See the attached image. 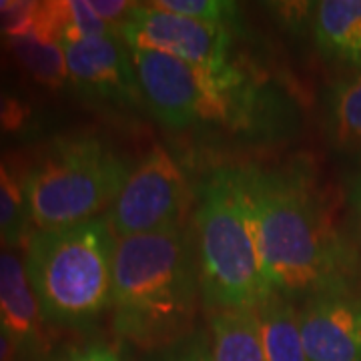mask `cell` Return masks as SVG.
<instances>
[{"label":"cell","instance_id":"cell-1","mask_svg":"<svg viewBox=\"0 0 361 361\" xmlns=\"http://www.w3.org/2000/svg\"><path fill=\"white\" fill-rule=\"evenodd\" d=\"M249 167L273 295L307 301L355 287V257L329 217L307 165Z\"/></svg>","mask_w":361,"mask_h":361},{"label":"cell","instance_id":"cell-2","mask_svg":"<svg viewBox=\"0 0 361 361\" xmlns=\"http://www.w3.org/2000/svg\"><path fill=\"white\" fill-rule=\"evenodd\" d=\"M199 269L183 225L116 239L113 261V325L145 349L179 339L193 322Z\"/></svg>","mask_w":361,"mask_h":361},{"label":"cell","instance_id":"cell-3","mask_svg":"<svg viewBox=\"0 0 361 361\" xmlns=\"http://www.w3.org/2000/svg\"><path fill=\"white\" fill-rule=\"evenodd\" d=\"M195 255L211 313L257 310L273 297L249 165L221 167L203 183L195 213Z\"/></svg>","mask_w":361,"mask_h":361},{"label":"cell","instance_id":"cell-4","mask_svg":"<svg viewBox=\"0 0 361 361\" xmlns=\"http://www.w3.org/2000/svg\"><path fill=\"white\" fill-rule=\"evenodd\" d=\"M130 54L145 104L167 129L259 133L269 121V92L237 65L207 68L159 52Z\"/></svg>","mask_w":361,"mask_h":361},{"label":"cell","instance_id":"cell-5","mask_svg":"<svg viewBox=\"0 0 361 361\" xmlns=\"http://www.w3.org/2000/svg\"><path fill=\"white\" fill-rule=\"evenodd\" d=\"M115 247V233L99 217L30 233L26 271L44 323L85 327L111 310Z\"/></svg>","mask_w":361,"mask_h":361},{"label":"cell","instance_id":"cell-6","mask_svg":"<svg viewBox=\"0 0 361 361\" xmlns=\"http://www.w3.org/2000/svg\"><path fill=\"white\" fill-rule=\"evenodd\" d=\"M129 173L127 163L97 137L52 141L20 175L30 225L39 231L97 219Z\"/></svg>","mask_w":361,"mask_h":361},{"label":"cell","instance_id":"cell-7","mask_svg":"<svg viewBox=\"0 0 361 361\" xmlns=\"http://www.w3.org/2000/svg\"><path fill=\"white\" fill-rule=\"evenodd\" d=\"M189 199L185 169L163 145H157L130 169L106 211V223L116 239L161 231L179 225Z\"/></svg>","mask_w":361,"mask_h":361},{"label":"cell","instance_id":"cell-8","mask_svg":"<svg viewBox=\"0 0 361 361\" xmlns=\"http://www.w3.org/2000/svg\"><path fill=\"white\" fill-rule=\"evenodd\" d=\"M130 51H149L207 68L233 65L231 30L167 13L151 2H137L118 30Z\"/></svg>","mask_w":361,"mask_h":361},{"label":"cell","instance_id":"cell-9","mask_svg":"<svg viewBox=\"0 0 361 361\" xmlns=\"http://www.w3.org/2000/svg\"><path fill=\"white\" fill-rule=\"evenodd\" d=\"M68 80L104 103L137 109L145 104L129 47L118 37L63 42Z\"/></svg>","mask_w":361,"mask_h":361},{"label":"cell","instance_id":"cell-10","mask_svg":"<svg viewBox=\"0 0 361 361\" xmlns=\"http://www.w3.org/2000/svg\"><path fill=\"white\" fill-rule=\"evenodd\" d=\"M301 334L307 361H361V291L349 287L307 299Z\"/></svg>","mask_w":361,"mask_h":361},{"label":"cell","instance_id":"cell-11","mask_svg":"<svg viewBox=\"0 0 361 361\" xmlns=\"http://www.w3.org/2000/svg\"><path fill=\"white\" fill-rule=\"evenodd\" d=\"M0 322L16 345H35L44 323L26 261L14 247H0Z\"/></svg>","mask_w":361,"mask_h":361},{"label":"cell","instance_id":"cell-12","mask_svg":"<svg viewBox=\"0 0 361 361\" xmlns=\"http://www.w3.org/2000/svg\"><path fill=\"white\" fill-rule=\"evenodd\" d=\"M311 35L327 61L361 73V0L313 2Z\"/></svg>","mask_w":361,"mask_h":361},{"label":"cell","instance_id":"cell-13","mask_svg":"<svg viewBox=\"0 0 361 361\" xmlns=\"http://www.w3.org/2000/svg\"><path fill=\"white\" fill-rule=\"evenodd\" d=\"M209 361H267L255 310L215 311L211 315Z\"/></svg>","mask_w":361,"mask_h":361},{"label":"cell","instance_id":"cell-14","mask_svg":"<svg viewBox=\"0 0 361 361\" xmlns=\"http://www.w3.org/2000/svg\"><path fill=\"white\" fill-rule=\"evenodd\" d=\"M255 313L267 361H307L301 334V310H297L295 301L273 295L263 301Z\"/></svg>","mask_w":361,"mask_h":361},{"label":"cell","instance_id":"cell-15","mask_svg":"<svg viewBox=\"0 0 361 361\" xmlns=\"http://www.w3.org/2000/svg\"><path fill=\"white\" fill-rule=\"evenodd\" d=\"M325 130L331 142L361 153V73L337 78L325 94Z\"/></svg>","mask_w":361,"mask_h":361},{"label":"cell","instance_id":"cell-16","mask_svg":"<svg viewBox=\"0 0 361 361\" xmlns=\"http://www.w3.org/2000/svg\"><path fill=\"white\" fill-rule=\"evenodd\" d=\"M4 44L13 52L14 61L28 77L47 89H61L68 80L65 49L61 42L28 32L23 37L6 39Z\"/></svg>","mask_w":361,"mask_h":361},{"label":"cell","instance_id":"cell-17","mask_svg":"<svg viewBox=\"0 0 361 361\" xmlns=\"http://www.w3.org/2000/svg\"><path fill=\"white\" fill-rule=\"evenodd\" d=\"M30 227L23 177L0 159V247H18Z\"/></svg>","mask_w":361,"mask_h":361},{"label":"cell","instance_id":"cell-18","mask_svg":"<svg viewBox=\"0 0 361 361\" xmlns=\"http://www.w3.org/2000/svg\"><path fill=\"white\" fill-rule=\"evenodd\" d=\"M151 4L167 13L179 14L205 25L223 26L229 30L237 25L239 18V4L227 0H155Z\"/></svg>","mask_w":361,"mask_h":361},{"label":"cell","instance_id":"cell-19","mask_svg":"<svg viewBox=\"0 0 361 361\" xmlns=\"http://www.w3.org/2000/svg\"><path fill=\"white\" fill-rule=\"evenodd\" d=\"M40 2L0 0V39H14L35 32Z\"/></svg>","mask_w":361,"mask_h":361},{"label":"cell","instance_id":"cell-20","mask_svg":"<svg viewBox=\"0 0 361 361\" xmlns=\"http://www.w3.org/2000/svg\"><path fill=\"white\" fill-rule=\"evenodd\" d=\"M32 118V109L26 101L0 87V135L20 133Z\"/></svg>","mask_w":361,"mask_h":361},{"label":"cell","instance_id":"cell-21","mask_svg":"<svg viewBox=\"0 0 361 361\" xmlns=\"http://www.w3.org/2000/svg\"><path fill=\"white\" fill-rule=\"evenodd\" d=\"M89 4L97 16L111 28H115L116 32L121 30V26L125 25L133 8L137 6V2H129V0H89Z\"/></svg>","mask_w":361,"mask_h":361},{"label":"cell","instance_id":"cell-22","mask_svg":"<svg viewBox=\"0 0 361 361\" xmlns=\"http://www.w3.org/2000/svg\"><path fill=\"white\" fill-rule=\"evenodd\" d=\"M61 361H123V357L106 343H90L87 348L71 351Z\"/></svg>","mask_w":361,"mask_h":361},{"label":"cell","instance_id":"cell-23","mask_svg":"<svg viewBox=\"0 0 361 361\" xmlns=\"http://www.w3.org/2000/svg\"><path fill=\"white\" fill-rule=\"evenodd\" d=\"M351 209H353V219H355V229H357V239L361 245V171L355 175V179L351 183Z\"/></svg>","mask_w":361,"mask_h":361},{"label":"cell","instance_id":"cell-24","mask_svg":"<svg viewBox=\"0 0 361 361\" xmlns=\"http://www.w3.org/2000/svg\"><path fill=\"white\" fill-rule=\"evenodd\" d=\"M173 361H209V348L203 341H195L187 349H183Z\"/></svg>","mask_w":361,"mask_h":361},{"label":"cell","instance_id":"cell-25","mask_svg":"<svg viewBox=\"0 0 361 361\" xmlns=\"http://www.w3.org/2000/svg\"><path fill=\"white\" fill-rule=\"evenodd\" d=\"M16 341H14L11 334L4 329V325L0 322V361H14V355H16Z\"/></svg>","mask_w":361,"mask_h":361}]
</instances>
